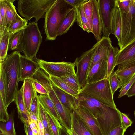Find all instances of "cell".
<instances>
[{
	"instance_id": "6da1fadb",
	"label": "cell",
	"mask_w": 135,
	"mask_h": 135,
	"mask_svg": "<svg viewBox=\"0 0 135 135\" xmlns=\"http://www.w3.org/2000/svg\"><path fill=\"white\" fill-rule=\"evenodd\" d=\"M20 55V52L15 51L7 55L5 60L0 64V73L2 76L5 87L7 108L15 101L18 90Z\"/></svg>"
},
{
	"instance_id": "7a4b0ae2",
	"label": "cell",
	"mask_w": 135,
	"mask_h": 135,
	"mask_svg": "<svg viewBox=\"0 0 135 135\" xmlns=\"http://www.w3.org/2000/svg\"><path fill=\"white\" fill-rule=\"evenodd\" d=\"M65 0H56L47 11L44 28L46 39L55 40L59 27L68 13L74 8Z\"/></svg>"
},
{
	"instance_id": "3957f363",
	"label": "cell",
	"mask_w": 135,
	"mask_h": 135,
	"mask_svg": "<svg viewBox=\"0 0 135 135\" xmlns=\"http://www.w3.org/2000/svg\"><path fill=\"white\" fill-rule=\"evenodd\" d=\"M80 93L87 95L106 106L117 109L110 87V79L107 78L85 85L81 88Z\"/></svg>"
},
{
	"instance_id": "277c9868",
	"label": "cell",
	"mask_w": 135,
	"mask_h": 135,
	"mask_svg": "<svg viewBox=\"0 0 135 135\" xmlns=\"http://www.w3.org/2000/svg\"><path fill=\"white\" fill-rule=\"evenodd\" d=\"M56 0H19L18 10L28 21L32 18L37 22L41 18H45L46 13Z\"/></svg>"
},
{
	"instance_id": "5b68a950",
	"label": "cell",
	"mask_w": 135,
	"mask_h": 135,
	"mask_svg": "<svg viewBox=\"0 0 135 135\" xmlns=\"http://www.w3.org/2000/svg\"><path fill=\"white\" fill-rule=\"evenodd\" d=\"M42 41V37L37 22L29 23L23 29V42L25 55L32 60H37L36 56Z\"/></svg>"
},
{
	"instance_id": "8992f818",
	"label": "cell",
	"mask_w": 135,
	"mask_h": 135,
	"mask_svg": "<svg viewBox=\"0 0 135 135\" xmlns=\"http://www.w3.org/2000/svg\"><path fill=\"white\" fill-rule=\"evenodd\" d=\"M120 12L122 20L121 50L135 40V0H131L127 13Z\"/></svg>"
},
{
	"instance_id": "52a82bcc",
	"label": "cell",
	"mask_w": 135,
	"mask_h": 135,
	"mask_svg": "<svg viewBox=\"0 0 135 135\" xmlns=\"http://www.w3.org/2000/svg\"><path fill=\"white\" fill-rule=\"evenodd\" d=\"M102 21L103 36L109 37L112 34V24L115 10L116 0H97Z\"/></svg>"
},
{
	"instance_id": "ba28073f",
	"label": "cell",
	"mask_w": 135,
	"mask_h": 135,
	"mask_svg": "<svg viewBox=\"0 0 135 135\" xmlns=\"http://www.w3.org/2000/svg\"><path fill=\"white\" fill-rule=\"evenodd\" d=\"M41 69L49 76L59 78L67 74L76 75L75 70V64L64 61L50 62L38 59Z\"/></svg>"
},
{
	"instance_id": "9c48e42d",
	"label": "cell",
	"mask_w": 135,
	"mask_h": 135,
	"mask_svg": "<svg viewBox=\"0 0 135 135\" xmlns=\"http://www.w3.org/2000/svg\"><path fill=\"white\" fill-rule=\"evenodd\" d=\"M98 44V42L80 57L76 58L74 62L77 69L76 76L81 88L86 84L89 69Z\"/></svg>"
},
{
	"instance_id": "30bf717a",
	"label": "cell",
	"mask_w": 135,
	"mask_h": 135,
	"mask_svg": "<svg viewBox=\"0 0 135 135\" xmlns=\"http://www.w3.org/2000/svg\"><path fill=\"white\" fill-rule=\"evenodd\" d=\"M44 88L48 93V96L53 103L62 122V126L66 130L72 128L71 113L60 102L52 86L51 82L46 84Z\"/></svg>"
},
{
	"instance_id": "8fae6325",
	"label": "cell",
	"mask_w": 135,
	"mask_h": 135,
	"mask_svg": "<svg viewBox=\"0 0 135 135\" xmlns=\"http://www.w3.org/2000/svg\"><path fill=\"white\" fill-rule=\"evenodd\" d=\"M116 66L118 69L135 66V40L119 50L116 57Z\"/></svg>"
},
{
	"instance_id": "7c38bea8",
	"label": "cell",
	"mask_w": 135,
	"mask_h": 135,
	"mask_svg": "<svg viewBox=\"0 0 135 135\" xmlns=\"http://www.w3.org/2000/svg\"><path fill=\"white\" fill-rule=\"evenodd\" d=\"M74 110L82 120L92 135H103L97 120L86 108L78 103Z\"/></svg>"
},
{
	"instance_id": "4fadbf2b",
	"label": "cell",
	"mask_w": 135,
	"mask_h": 135,
	"mask_svg": "<svg viewBox=\"0 0 135 135\" xmlns=\"http://www.w3.org/2000/svg\"><path fill=\"white\" fill-rule=\"evenodd\" d=\"M38 59L34 60L20 55L19 70L20 81L27 79H32L37 70L41 69Z\"/></svg>"
},
{
	"instance_id": "5bb4252c",
	"label": "cell",
	"mask_w": 135,
	"mask_h": 135,
	"mask_svg": "<svg viewBox=\"0 0 135 135\" xmlns=\"http://www.w3.org/2000/svg\"><path fill=\"white\" fill-rule=\"evenodd\" d=\"M107 60H101L94 65L89 72L86 84L97 82L107 78Z\"/></svg>"
},
{
	"instance_id": "9a60e30c",
	"label": "cell",
	"mask_w": 135,
	"mask_h": 135,
	"mask_svg": "<svg viewBox=\"0 0 135 135\" xmlns=\"http://www.w3.org/2000/svg\"><path fill=\"white\" fill-rule=\"evenodd\" d=\"M112 45V41L109 37L103 36L98 42L97 49L90 63L88 72L94 65L102 60H107L109 50Z\"/></svg>"
},
{
	"instance_id": "2e32d148",
	"label": "cell",
	"mask_w": 135,
	"mask_h": 135,
	"mask_svg": "<svg viewBox=\"0 0 135 135\" xmlns=\"http://www.w3.org/2000/svg\"><path fill=\"white\" fill-rule=\"evenodd\" d=\"M51 84L52 88L60 102L67 109L72 112L78 103L76 98L59 88L52 82Z\"/></svg>"
},
{
	"instance_id": "e0dca14e",
	"label": "cell",
	"mask_w": 135,
	"mask_h": 135,
	"mask_svg": "<svg viewBox=\"0 0 135 135\" xmlns=\"http://www.w3.org/2000/svg\"><path fill=\"white\" fill-rule=\"evenodd\" d=\"M91 1L93 8L92 21V33L98 42L102 38V24L99 12L98 1Z\"/></svg>"
},
{
	"instance_id": "ac0fdd59",
	"label": "cell",
	"mask_w": 135,
	"mask_h": 135,
	"mask_svg": "<svg viewBox=\"0 0 135 135\" xmlns=\"http://www.w3.org/2000/svg\"><path fill=\"white\" fill-rule=\"evenodd\" d=\"M76 10L74 8L68 13L62 21L57 31V36L67 33L76 21Z\"/></svg>"
},
{
	"instance_id": "d6986e66",
	"label": "cell",
	"mask_w": 135,
	"mask_h": 135,
	"mask_svg": "<svg viewBox=\"0 0 135 135\" xmlns=\"http://www.w3.org/2000/svg\"><path fill=\"white\" fill-rule=\"evenodd\" d=\"M71 118L72 131L78 135H92L74 110L71 113Z\"/></svg>"
},
{
	"instance_id": "ffe728a7",
	"label": "cell",
	"mask_w": 135,
	"mask_h": 135,
	"mask_svg": "<svg viewBox=\"0 0 135 135\" xmlns=\"http://www.w3.org/2000/svg\"><path fill=\"white\" fill-rule=\"evenodd\" d=\"M15 0H4L8 28L11 24L23 19L17 13L13 3Z\"/></svg>"
},
{
	"instance_id": "44dd1931",
	"label": "cell",
	"mask_w": 135,
	"mask_h": 135,
	"mask_svg": "<svg viewBox=\"0 0 135 135\" xmlns=\"http://www.w3.org/2000/svg\"><path fill=\"white\" fill-rule=\"evenodd\" d=\"M23 97L25 105L29 112L31 101L36 93L31 79H25L23 84Z\"/></svg>"
},
{
	"instance_id": "7402d4cb",
	"label": "cell",
	"mask_w": 135,
	"mask_h": 135,
	"mask_svg": "<svg viewBox=\"0 0 135 135\" xmlns=\"http://www.w3.org/2000/svg\"><path fill=\"white\" fill-rule=\"evenodd\" d=\"M23 29L13 33H10L8 50H15L20 52L23 51Z\"/></svg>"
},
{
	"instance_id": "603a6c76",
	"label": "cell",
	"mask_w": 135,
	"mask_h": 135,
	"mask_svg": "<svg viewBox=\"0 0 135 135\" xmlns=\"http://www.w3.org/2000/svg\"><path fill=\"white\" fill-rule=\"evenodd\" d=\"M112 34L115 36L118 40V44L120 49L121 47L122 20L120 10L117 6L112 21Z\"/></svg>"
},
{
	"instance_id": "cb8c5ba5",
	"label": "cell",
	"mask_w": 135,
	"mask_h": 135,
	"mask_svg": "<svg viewBox=\"0 0 135 135\" xmlns=\"http://www.w3.org/2000/svg\"><path fill=\"white\" fill-rule=\"evenodd\" d=\"M119 79V88L129 82L135 75V66L121 69H117L115 72Z\"/></svg>"
},
{
	"instance_id": "d4e9b609",
	"label": "cell",
	"mask_w": 135,
	"mask_h": 135,
	"mask_svg": "<svg viewBox=\"0 0 135 135\" xmlns=\"http://www.w3.org/2000/svg\"><path fill=\"white\" fill-rule=\"evenodd\" d=\"M40 103L44 109L49 111L59 121L62 126L61 119L52 100L48 95L40 94L38 95Z\"/></svg>"
},
{
	"instance_id": "484cf974",
	"label": "cell",
	"mask_w": 135,
	"mask_h": 135,
	"mask_svg": "<svg viewBox=\"0 0 135 135\" xmlns=\"http://www.w3.org/2000/svg\"><path fill=\"white\" fill-rule=\"evenodd\" d=\"M10 35V33L7 27L0 37V64L5 60L7 55Z\"/></svg>"
},
{
	"instance_id": "4316f807",
	"label": "cell",
	"mask_w": 135,
	"mask_h": 135,
	"mask_svg": "<svg viewBox=\"0 0 135 135\" xmlns=\"http://www.w3.org/2000/svg\"><path fill=\"white\" fill-rule=\"evenodd\" d=\"M119 50L117 47H114L112 45L109 50L107 59V78L109 79L116 66V57Z\"/></svg>"
},
{
	"instance_id": "83f0119b",
	"label": "cell",
	"mask_w": 135,
	"mask_h": 135,
	"mask_svg": "<svg viewBox=\"0 0 135 135\" xmlns=\"http://www.w3.org/2000/svg\"><path fill=\"white\" fill-rule=\"evenodd\" d=\"M15 110L9 115V120L6 122H1L0 135H16L14 122Z\"/></svg>"
},
{
	"instance_id": "f1b7e54d",
	"label": "cell",
	"mask_w": 135,
	"mask_h": 135,
	"mask_svg": "<svg viewBox=\"0 0 135 135\" xmlns=\"http://www.w3.org/2000/svg\"><path fill=\"white\" fill-rule=\"evenodd\" d=\"M58 78L78 93H80L81 88L76 75L67 74Z\"/></svg>"
},
{
	"instance_id": "f546056e",
	"label": "cell",
	"mask_w": 135,
	"mask_h": 135,
	"mask_svg": "<svg viewBox=\"0 0 135 135\" xmlns=\"http://www.w3.org/2000/svg\"><path fill=\"white\" fill-rule=\"evenodd\" d=\"M45 110L52 135H61V130L62 126L51 113L47 110Z\"/></svg>"
},
{
	"instance_id": "4dcf8cb0",
	"label": "cell",
	"mask_w": 135,
	"mask_h": 135,
	"mask_svg": "<svg viewBox=\"0 0 135 135\" xmlns=\"http://www.w3.org/2000/svg\"><path fill=\"white\" fill-rule=\"evenodd\" d=\"M77 13L76 21L78 25L82 28L83 26L85 25L88 27L90 32L92 33L88 20L85 13L82 5L75 8Z\"/></svg>"
},
{
	"instance_id": "1f68e13d",
	"label": "cell",
	"mask_w": 135,
	"mask_h": 135,
	"mask_svg": "<svg viewBox=\"0 0 135 135\" xmlns=\"http://www.w3.org/2000/svg\"><path fill=\"white\" fill-rule=\"evenodd\" d=\"M51 81L59 88L77 98L79 94L57 77L49 76Z\"/></svg>"
},
{
	"instance_id": "d6a6232c",
	"label": "cell",
	"mask_w": 135,
	"mask_h": 135,
	"mask_svg": "<svg viewBox=\"0 0 135 135\" xmlns=\"http://www.w3.org/2000/svg\"><path fill=\"white\" fill-rule=\"evenodd\" d=\"M23 86H22L19 90H18L16 95L15 101L18 109V112H29L25 105L23 97Z\"/></svg>"
},
{
	"instance_id": "836d02e7",
	"label": "cell",
	"mask_w": 135,
	"mask_h": 135,
	"mask_svg": "<svg viewBox=\"0 0 135 135\" xmlns=\"http://www.w3.org/2000/svg\"><path fill=\"white\" fill-rule=\"evenodd\" d=\"M38 111L40 114L45 129L48 132L50 135H52L50 127L45 109L39 102Z\"/></svg>"
},
{
	"instance_id": "e575fe53",
	"label": "cell",
	"mask_w": 135,
	"mask_h": 135,
	"mask_svg": "<svg viewBox=\"0 0 135 135\" xmlns=\"http://www.w3.org/2000/svg\"><path fill=\"white\" fill-rule=\"evenodd\" d=\"M28 21L25 18L11 24L8 27L11 33H13L24 29L27 25Z\"/></svg>"
},
{
	"instance_id": "d590c367",
	"label": "cell",
	"mask_w": 135,
	"mask_h": 135,
	"mask_svg": "<svg viewBox=\"0 0 135 135\" xmlns=\"http://www.w3.org/2000/svg\"><path fill=\"white\" fill-rule=\"evenodd\" d=\"M82 6L90 27L92 30V21L93 8L91 0H88L85 2L83 4Z\"/></svg>"
},
{
	"instance_id": "8d00e7d4",
	"label": "cell",
	"mask_w": 135,
	"mask_h": 135,
	"mask_svg": "<svg viewBox=\"0 0 135 135\" xmlns=\"http://www.w3.org/2000/svg\"><path fill=\"white\" fill-rule=\"evenodd\" d=\"M7 108L5 105L1 97L0 96V121L1 122H5L9 118Z\"/></svg>"
},
{
	"instance_id": "74e56055",
	"label": "cell",
	"mask_w": 135,
	"mask_h": 135,
	"mask_svg": "<svg viewBox=\"0 0 135 135\" xmlns=\"http://www.w3.org/2000/svg\"><path fill=\"white\" fill-rule=\"evenodd\" d=\"M131 0H116V4L120 12L127 13L129 9Z\"/></svg>"
},
{
	"instance_id": "f35d334b",
	"label": "cell",
	"mask_w": 135,
	"mask_h": 135,
	"mask_svg": "<svg viewBox=\"0 0 135 135\" xmlns=\"http://www.w3.org/2000/svg\"><path fill=\"white\" fill-rule=\"evenodd\" d=\"M110 87L113 94V95L116 91L119 88V81L116 74L113 73L110 79Z\"/></svg>"
},
{
	"instance_id": "ab89813d",
	"label": "cell",
	"mask_w": 135,
	"mask_h": 135,
	"mask_svg": "<svg viewBox=\"0 0 135 135\" xmlns=\"http://www.w3.org/2000/svg\"><path fill=\"white\" fill-rule=\"evenodd\" d=\"M39 103L38 95H37L36 92L31 101L29 113L37 115L38 110Z\"/></svg>"
},
{
	"instance_id": "60d3db41",
	"label": "cell",
	"mask_w": 135,
	"mask_h": 135,
	"mask_svg": "<svg viewBox=\"0 0 135 135\" xmlns=\"http://www.w3.org/2000/svg\"><path fill=\"white\" fill-rule=\"evenodd\" d=\"M135 82V75L133 78L128 83L122 86L119 91L118 98H120L126 95L128 91L129 90L133 84Z\"/></svg>"
},
{
	"instance_id": "b9f144b4",
	"label": "cell",
	"mask_w": 135,
	"mask_h": 135,
	"mask_svg": "<svg viewBox=\"0 0 135 135\" xmlns=\"http://www.w3.org/2000/svg\"><path fill=\"white\" fill-rule=\"evenodd\" d=\"M121 118L122 125L124 130L126 131L127 129L131 126L132 122L125 114L119 111Z\"/></svg>"
},
{
	"instance_id": "7bdbcfd3",
	"label": "cell",
	"mask_w": 135,
	"mask_h": 135,
	"mask_svg": "<svg viewBox=\"0 0 135 135\" xmlns=\"http://www.w3.org/2000/svg\"><path fill=\"white\" fill-rule=\"evenodd\" d=\"M34 88L36 92L40 94L48 95V93L45 88L35 79H31Z\"/></svg>"
},
{
	"instance_id": "ee69618b",
	"label": "cell",
	"mask_w": 135,
	"mask_h": 135,
	"mask_svg": "<svg viewBox=\"0 0 135 135\" xmlns=\"http://www.w3.org/2000/svg\"><path fill=\"white\" fill-rule=\"evenodd\" d=\"M0 94L6 107V94L5 87L3 77L1 73H0Z\"/></svg>"
},
{
	"instance_id": "f6af8a7d",
	"label": "cell",
	"mask_w": 135,
	"mask_h": 135,
	"mask_svg": "<svg viewBox=\"0 0 135 135\" xmlns=\"http://www.w3.org/2000/svg\"><path fill=\"white\" fill-rule=\"evenodd\" d=\"M18 117L23 122L24 125L26 127L29 126L30 116L28 112H18Z\"/></svg>"
},
{
	"instance_id": "bcb514c9",
	"label": "cell",
	"mask_w": 135,
	"mask_h": 135,
	"mask_svg": "<svg viewBox=\"0 0 135 135\" xmlns=\"http://www.w3.org/2000/svg\"><path fill=\"white\" fill-rule=\"evenodd\" d=\"M0 18L7 26L5 5L4 0H0Z\"/></svg>"
},
{
	"instance_id": "7dc6e473",
	"label": "cell",
	"mask_w": 135,
	"mask_h": 135,
	"mask_svg": "<svg viewBox=\"0 0 135 135\" xmlns=\"http://www.w3.org/2000/svg\"><path fill=\"white\" fill-rule=\"evenodd\" d=\"M125 132L122 125H120L111 130L107 135H123Z\"/></svg>"
},
{
	"instance_id": "c3c4849f",
	"label": "cell",
	"mask_w": 135,
	"mask_h": 135,
	"mask_svg": "<svg viewBox=\"0 0 135 135\" xmlns=\"http://www.w3.org/2000/svg\"><path fill=\"white\" fill-rule=\"evenodd\" d=\"M68 4L74 8L78 7L82 5L88 0H65Z\"/></svg>"
},
{
	"instance_id": "681fc988",
	"label": "cell",
	"mask_w": 135,
	"mask_h": 135,
	"mask_svg": "<svg viewBox=\"0 0 135 135\" xmlns=\"http://www.w3.org/2000/svg\"><path fill=\"white\" fill-rule=\"evenodd\" d=\"M37 118L38 128L39 135H44L45 129L38 111L37 114Z\"/></svg>"
},
{
	"instance_id": "f907efd6",
	"label": "cell",
	"mask_w": 135,
	"mask_h": 135,
	"mask_svg": "<svg viewBox=\"0 0 135 135\" xmlns=\"http://www.w3.org/2000/svg\"><path fill=\"white\" fill-rule=\"evenodd\" d=\"M128 97H130L135 95V82L133 84L126 94Z\"/></svg>"
},
{
	"instance_id": "816d5d0a",
	"label": "cell",
	"mask_w": 135,
	"mask_h": 135,
	"mask_svg": "<svg viewBox=\"0 0 135 135\" xmlns=\"http://www.w3.org/2000/svg\"><path fill=\"white\" fill-rule=\"evenodd\" d=\"M24 128L26 135H33L32 131L29 126L27 127L24 125Z\"/></svg>"
},
{
	"instance_id": "f5cc1de1",
	"label": "cell",
	"mask_w": 135,
	"mask_h": 135,
	"mask_svg": "<svg viewBox=\"0 0 135 135\" xmlns=\"http://www.w3.org/2000/svg\"><path fill=\"white\" fill-rule=\"evenodd\" d=\"M29 116L30 119L38 121L37 115L29 113Z\"/></svg>"
},
{
	"instance_id": "db71d44e",
	"label": "cell",
	"mask_w": 135,
	"mask_h": 135,
	"mask_svg": "<svg viewBox=\"0 0 135 135\" xmlns=\"http://www.w3.org/2000/svg\"><path fill=\"white\" fill-rule=\"evenodd\" d=\"M61 135H69L66 130L63 127L61 130Z\"/></svg>"
},
{
	"instance_id": "11a10c76",
	"label": "cell",
	"mask_w": 135,
	"mask_h": 135,
	"mask_svg": "<svg viewBox=\"0 0 135 135\" xmlns=\"http://www.w3.org/2000/svg\"><path fill=\"white\" fill-rule=\"evenodd\" d=\"M44 135H50L48 132L45 129V132Z\"/></svg>"
},
{
	"instance_id": "9f6ffc18",
	"label": "cell",
	"mask_w": 135,
	"mask_h": 135,
	"mask_svg": "<svg viewBox=\"0 0 135 135\" xmlns=\"http://www.w3.org/2000/svg\"><path fill=\"white\" fill-rule=\"evenodd\" d=\"M67 132L69 135H72L71 133L70 130H66Z\"/></svg>"
},
{
	"instance_id": "6f0895ef",
	"label": "cell",
	"mask_w": 135,
	"mask_h": 135,
	"mask_svg": "<svg viewBox=\"0 0 135 135\" xmlns=\"http://www.w3.org/2000/svg\"><path fill=\"white\" fill-rule=\"evenodd\" d=\"M133 135H135V132H134V134Z\"/></svg>"
},
{
	"instance_id": "680465c9",
	"label": "cell",
	"mask_w": 135,
	"mask_h": 135,
	"mask_svg": "<svg viewBox=\"0 0 135 135\" xmlns=\"http://www.w3.org/2000/svg\"><path fill=\"white\" fill-rule=\"evenodd\" d=\"M134 114H135V112H134Z\"/></svg>"
},
{
	"instance_id": "91938a15",
	"label": "cell",
	"mask_w": 135,
	"mask_h": 135,
	"mask_svg": "<svg viewBox=\"0 0 135 135\" xmlns=\"http://www.w3.org/2000/svg\"><path fill=\"white\" fill-rule=\"evenodd\" d=\"M123 135H124V134Z\"/></svg>"
}]
</instances>
